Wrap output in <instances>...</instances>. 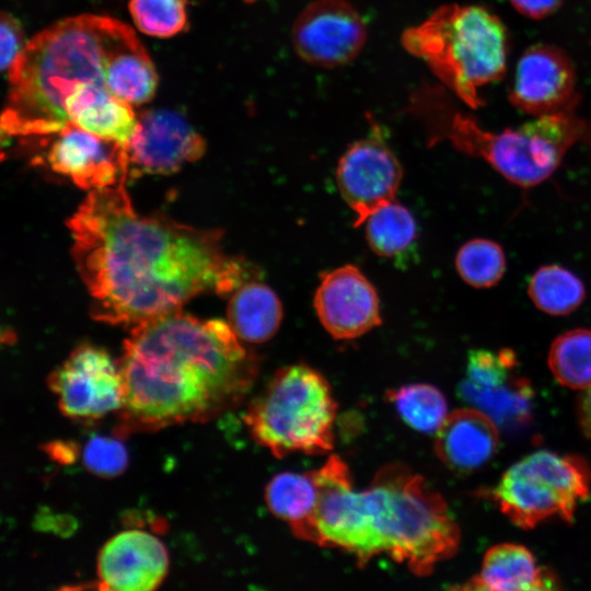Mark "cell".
Listing matches in <instances>:
<instances>
[{
	"label": "cell",
	"instance_id": "1",
	"mask_svg": "<svg viewBox=\"0 0 591 591\" xmlns=\"http://www.w3.org/2000/svg\"><path fill=\"white\" fill-rule=\"evenodd\" d=\"M126 182L91 190L68 221L95 320L132 327L257 280L253 265L224 253L221 231L138 213Z\"/></svg>",
	"mask_w": 591,
	"mask_h": 591
},
{
	"label": "cell",
	"instance_id": "2",
	"mask_svg": "<svg viewBox=\"0 0 591 591\" xmlns=\"http://www.w3.org/2000/svg\"><path fill=\"white\" fill-rule=\"evenodd\" d=\"M241 340L228 322L181 310L132 326L119 361L116 436L205 422L235 407L259 368Z\"/></svg>",
	"mask_w": 591,
	"mask_h": 591
},
{
	"label": "cell",
	"instance_id": "3",
	"mask_svg": "<svg viewBox=\"0 0 591 591\" xmlns=\"http://www.w3.org/2000/svg\"><path fill=\"white\" fill-rule=\"evenodd\" d=\"M137 39L128 25L91 14L66 19L37 34L8 70L2 130L10 136L61 131L70 124L65 102L73 89L83 82L106 85L109 61Z\"/></svg>",
	"mask_w": 591,
	"mask_h": 591
},
{
	"label": "cell",
	"instance_id": "4",
	"mask_svg": "<svg viewBox=\"0 0 591 591\" xmlns=\"http://www.w3.org/2000/svg\"><path fill=\"white\" fill-rule=\"evenodd\" d=\"M362 565L386 554L416 576L452 557L461 533L443 497L399 463L380 468L359 491Z\"/></svg>",
	"mask_w": 591,
	"mask_h": 591
},
{
	"label": "cell",
	"instance_id": "5",
	"mask_svg": "<svg viewBox=\"0 0 591 591\" xmlns=\"http://www.w3.org/2000/svg\"><path fill=\"white\" fill-rule=\"evenodd\" d=\"M402 43L472 108L484 103L482 88L506 72L508 31L482 5H441L422 23L406 30Z\"/></svg>",
	"mask_w": 591,
	"mask_h": 591
},
{
	"label": "cell",
	"instance_id": "6",
	"mask_svg": "<svg viewBox=\"0 0 591 591\" xmlns=\"http://www.w3.org/2000/svg\"><path fill=\"white\" fill-rule=\"evenodd\" d=\"M336 412L327 380L298 363L274 374L248 405L244 420L255 442L278 459L296 452L317 455L334 447Z\"/></svg>",
	"mask_w": 591,
	"mask_h": 591
},
{
	"label": "cell",
	"instance_id": "7",
	"mask_svg": "<svg viewBox=\"0 0 591 591\" xmlns=\"http://www.w3.org/2000/svg\"><path fill=\"white\" fill-rule=\"evenodd\" d=\"M444 135L457 149L484 159L509 182L531 188L552 176L575 143L591 140V126L575 108L535 117L500 132L480 129L472 118L455 115Z\"/></svg>",
	"mask_w": 591,
	"mask_h": 591
},
{
	"label": "cell",
	"instance_id": "8",
	"mask_svg": "<svg viewBox=\"0 0 591 591\" xmlns=\"http://www.w3.org/2000/svg\"><path fill=\"white\" fill-rule=\"evenodd\" d=\"M590 485L591 473L583 459L542 450L511 465L489 497L512 523L529 530L552 517L572 521Z\"/></svg>",
	"mask_w": 591,
	"mask_h": 591
},
{
	"label": "cell",
	"instance_id": "9",
	"mask_svg": "<svg viewBox=\"0 0 591 591\" xmlns=\"http://www.w3.org/2000/svg\"><path fill=\"white\" fill-rule=\"evenodd\" d=\"M518 368L517 355L510 348L474 349L468 354L459 394L497 426L522 427L531 419L534 391Z\"/></svg>",
	"mask_w": 591,
	"mask_h": 591
},
{
	"label": "cell",
	"instance_id": "10",
	"mask_svg": "<svg viewBox=\"0 0 591 591\" xmlns=\"http://www.w3.org/2000/svg\"><path fill=\"white\" fill-rule=\"evenodd\" d=\"M48 385L58 397L60 412L69 418L95 420L118 412L123 404L119 362L93 345L77 347L50 373Z\"/></svg>",
	"mask_w": 591,
	"mask_h": 591
},
{
	"label": "cell",
	"instance_id": "11",
	"mask_svg": "<svg viewBox=\"0 0 591 591\" xmlns=\"http://www.w3.org/2000/svg\"><path fill=\"white\" fill-rule=\"evenodd\" d=\"M367 42V27L348 0H313L299 13L291 43L304 62L333 69L352 62Z\"/></svg>",
	"mask_w": 591,
	"mask_h": 591
},
{
	"label": "cell",
	"instance_id": "12",
	"mask_svg": "<svg viewBox=\"0 0 591 591\" xmlns=\"http://www.w3.org/2000/svg\"><path fill=\"white\" fill-rule=\"evenodd\" d=\"M402 176L398 159L379 136L347 148L338 161L336 178L344 200L356 215V227L394 200Z\"/></svg>",
	"mask_w": 591,
	"mask_h": 591
},
{
	"label": "cell",
	"instance_id": "13",
	"mask_svg": "<svg viewBox=\"0 0 591 591\" xmlns=\"http://www.w3.org/2000/svg\"><path fill=\"white\" fill-rule=\"evenodd\" d=\"M509 101L534 117L575 108L576 70L567 53L545 43L525 49L517 62Z\"/></svg>",
	"mask_w": 591,
	"mask_h": 591
},
{
	"label": "cell",
	"instance_id": "14",
	"mask_svg": "<svg viewBox=\"0 0 591 591\" xmlns=\"http://www.w3.org/2000/svg\"><path fill=\"white\" fill-rule=\"evenodd\" d=\"M128 177L171 174L198 160L205 141L189 123L170 109L143 111L137 115L135 132L125 146Z\"/></svg>",
	"mask_w": 591,
	"mask_h": 591
},
{
	"label": "cell",
	"instance_id": "15",
	"mask_svg": "<svg viewBox=\"0 0 591 591\" xmlns=\"http://www.w3.org/2000/svg\"><path fill=\"white\" fill-rule=\"evenodd\" d=\"M314 308L323 327L336 339L359 337L382 322L375 288L354 265H345L320 277Z\"/></svg>",
	"mask_w": 591,
	"mask_h": 591
},
{
	"label": "cell",
	"instance_id": "16",
	"mask_svg": "<svg viewBox=\"0 0 591 591\" xmlns=\"http://www.w3.org/2000/svg\"><path fill=\"white\" fill-rule=\"evenodd\" d=\"M53 143L47 161L53 171L88 190L109 187L128 178L125 146L68 124Z\"/></svg>",
	"mask_w": 591,
	"mask_h": 591
},
{
	"label": "cell",
	"instance_id": "17",
	"mask_svg": "<svg viewBox=\"0 0 591 591\" xmlns=\"http://www.w3.org/2000/svg\"><path fill=\"white\" fill-rule=\"evenodd\" d=\"M169 557L163 543L140 530H126L111 537L96 561L101 589L151 591L166 576Z\"/></svg>",
	"mask_w": 591,
	"mask_h": 591
},
{
	"label": "cell",
	"instance_id": "18",
	"mask_svg": "<svg viewBox=\"0 0 591 591\" xmlns=\"http://www.w3.org/2000/svg\"><path fill=\"white\" fill-rule=\"evenodd\" d=\"M499 444L497 424L483 412L461 408L447 416L437 430L434 451L450 468L471 472L486 464Z\"/></svg>",
	"mask_w": 591,
	"mask_h": 591
},
{
	"label": "cell",
	"instance_id": "19",
	"mask_svg": "<svg viewBox=\"0 0 591 591\" xmlns=\"http://www.w3.org/2000/svg\"><path fill=\"white\" fill-rule=\"evenodd\" d=\"M65 109L70 124L123 146L129 142L137 125L131 104L113 95L102 82L77 85L67 97Z\"/></svg>",
	"mask_w": 591,
	"mask_h": 591
},
{
	"label": "cell",
	"instance_id": "20",
	"mask_svg": "<svg viewBox=\"0 0 591 591\" xmlns=\"http://www.w3.org/2000/svg\"><path fill=\"white\" fill-rule=\"evenodd\" d=\"M462 590L536 591L558 589V580L541 567L524 546L502 543L490 547L477 575L467 580Z\"/></svg>",
	"mask_w": 591,
	"mask_h": 591
},
{
	"label": "cell",
	"instance_id": "21",
	"mask_svg": "<svg viewBox=\"0 0 591 591\" xmlns=\"http://www.w3.org/2000/svg\"><path fill=\"white\" fill-rule=\"evenodd\" d=\"M228 323L247 343H265L277 333L283 309L276 292L268 286L250 281L231 296L227 310Z\"/></svg>",
	"mask_w": 591,
	"mask_h": 591
},
{
	"label": "cell",
	"instance_id": "22",
	"mask_svg": "<svg viewBox=\"0 0 591 591\" xmlns=\"http://www.w3.org/2000/svg\"><path fill=\"white\" fill-rule=\"evenodd\" d=\"M318 500L314 471L282 472L266 485L265 501L273 514L287 522L296 537L308 541Z\"/></svg>",
	"mask_w": 591,
	"mask_h": 591
},
{
	"label": "cell",
	"instance_id": "23",
	"mask_svg": "<svg viewBox=\"0 0 591 591\" xmlns=\"http://www.w3.org/2000/svg\"><path fill=\"white\" fill-rule=\"evenodd\" d=\"M157 84L153 63L139 40L119 50L109 61L107 89L113 95L131 105L151 100Z\"/></svg>",
	"mask_w": 591,
	"mask_h": 591
},
{
	"label": "cell",
	"instance_id": "24",
	"mask_svg": "<svg viewBox=\"0 0 591 591\" xmlns=\"http://www.w3.org/2000/svg\"><path fill=\"white\" fill-rule=\"evenodd\" d=\"M528 293L540 311L564 316L576 311L586 299L583 282L560 265H544L531 276Z\"/></svg>",
	"mask_w": 591,
	"mask_h": 591
},
{
	"label": "cell",
	"instance_id": "25",
	"mask_svg": "<svg viewBox=\"0 0 591 591\" xmlns=\"http://www.w3.org/2000/svg\"><path fill=\"white\" fill-rule=\"evenodd\" d=\"M554 378L572 390L591 386V329L575 328L556 337L548 351Z\"/></svg>",
	"mask_w": 591,
	"mask_h": 591
},
{
	"label": "cell",
	"instance_id": "26",
	"mask_svg": "<svg viewBox=\"0 0 591 591\" xmlns=\"http://www.w3.org/2000/svg\"><path fill=\"white\" fill-rule=\"evenodd\" d=\"M363 224L369 247L381 257L399 255L416 239L413 215L395 200L374 211Z\"/></svg>",
	"mask_w": 591,
	"mask_h": 591
},
{
	"label": "cell",
	"instance_id": "27",
	"mask_svg": "<svg viewBox=\"0 0 591 591\" xmlns=\"http://www.w3.org/2000/svg\"><path fill=\"white\" fill-rule=\"evenodd\" d=\"M387 399L413 429L437 432L448 416L445 397L436 386L414 383L387 392Z\"/></svg>",
	"mask_w": 591,
	"mask_h": 591
},
{
	"label": "cell",
	"instance_id": "28",
	"mask_svg": "<svg viewBox=\"0 0 591 591\" xmlns=\"http://www.w3.org/2000/svg\"><path fill=\"white\" fill-rule=\"evenodd\" d=\"M455 268L463 281L473 288H491L505 275L506 255L497 242L484 237L473 239L459 248Z\"/></svg>",
	"mask_w": 591,
	"mask_h": 591
},
{
	"label": "cell",
	"instance_id": "29",
	"mask_svg": "<svg viewBox=\"0 0 591 591\" xmlns=\"http://www.w3.org/2000/svg\"><path fill=\"white\" fill-rule=\"evenodd\" d=\"M186 0H130L129 10L136 26L144 34L171 37L187 23Z\"/></svg>",
	"mask_w": 591,
	"mask_h": 591
},
{
	"label": "cell",
	"instance_id": "30",
	"mask_svg": "<svg viewBox=\"0 0 591 591\" xmlns=\"http://www.w3.org/2000/svg\"><path fill=\"white\" fill-rule=\"evenodd\" d=\"M82 462L89 472L99 477H115L127 467L128 453L117 438L95 434L83 447Z\"/></svg>",
	"mask_w": 591,
	"mask_h": 591
},
{
	"label": "cell",
	"instance_id": "31",
	"mask_svg": "<svg viewBox=\"0 0 591 591\" xmlns=\"http://www.w3.org/2000/svg\"><path fill=\"white\" fill-rule=\"evenodd\" d=\"M1 69L9 70L24 49L23 33L19 22L8 13H2L0 22Z\"/></svg>",
	"mask_w": 591,
	"mask_h": 591
},
{
	"label": "cell",
	"instance_id": "32",
	"mask_svg": "<svg viewBox=\"0 0 591 591\" xmlns=\"http://www.w3.org/2000/svg\"><path fill=\"white\" fill-rule=\"evenodd\" d=\"M510 2L520 14L542 20L557 12L564 0H510Z\"/></svg>",
	"mask_w": 591,
	"mask_h": 591
},
{
	"label": "cell",
	"instance_id": "33",
	"mask_svg": "<svg viewBox=\"0 0 591 591\" xmlns=\"http://www.w3.org/2000/svg\"><path fill=\"white\" fill-rule=\"evenodd\" d=\"M578 420L583 433L591 439V386L583 390L579 398Z\"/></svg>",
	"mask_w": 591,
	"mask_h": 591
},
{
	"label": "cell",
	"instance_id": "34",
	"mask_svg": "<svg viewBox=\"0 0 591 591\" xmlns=\"http://www.w3.org/2000/svg\"><path fill=\"white\" fill-rule=\"evenodd\" d=\"M53 456L60 462H70L73 460L74 451L71 448V444L61 443V448H53Z\"/></svg>",
	"mask_w": 591,
	"mask_h": 591
}]
</instances>
